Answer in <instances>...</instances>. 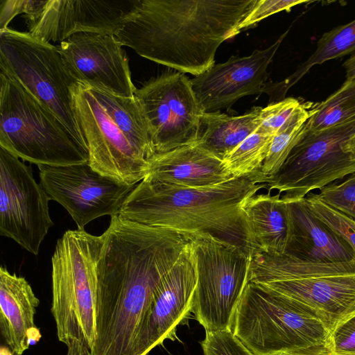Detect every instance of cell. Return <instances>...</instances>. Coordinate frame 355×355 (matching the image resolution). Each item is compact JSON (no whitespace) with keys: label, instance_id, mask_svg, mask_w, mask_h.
Returning <instances> with one entry per match:
<instances>
[{"label":"cell","instance_id":"cell-28","mask_svg":"<svg viewBox=\"0 0 355 355\" xmlns=\"http://www.w3.org/2000/svg\"><path fill=\"white\" fill-rule=\"evenodd\" d=\"M311 212L341 237L355 253V220L320 200L313 192L304 198Z\"/></svg>","mask_w":355,"mask_h":355},{"label":"cell","instance_id":"cell-8","mask_svg":"<svg viewBox=\"0 0 355 355\" xmlns=\"http://www.w3.org/2000/svg\"><path fill=\"white\" fill-rule=\"evenodd\" d=\"M232 331L254 355L327 344L329 332L314 315L262 285L248 282Z\"/></svg>","mask_w":355,"mask_h":355},{"label":"cell","instance_id":"cell-5","mask_svg":"<svg viewBox=\"0 0 355 355\" xmlns=\"http://www.w3.org/2000/svg\"><path fill=\"white\" fill-rule=\"evenodd\" d=\"M103 236L68 230L51 258V311L67 355H91L96 340L97 268Z\"/></svg>","mask_w":355,"mask_h":355},{"label":"cell","instance_id":"cell-9","mask_svg":"<svg viewBox=\"0 0 355 355\" xmlns=\"http://www.w3.org/2000/svg\"><path fill=\"white\" fill-rule=\"evenodd\" d=\"M0 69L53 112L87 146L76 120L71 93L78 80L56 45L8 27L0 31Z\"/></svg>","mask_w":355,"mask_h":355},{"label":"cell","instance_id":"cell-20","mask_svg":"<svg viewBox=\"0 0 355 355\" xmlns=\"http://www.w3.org/2000/svg\"><path fill=\"white\" fill-rule=\"evenodd\" d=\"M146 176L164 184L193 189L215 187L234 178L222 159L196 144L155 154Z\"/></svg>","mask_w":355,"mask_h":355},{"label":"cell","instance_id":"cell-11","mask_svg":"<svg viewBox=\"0 0 355 355\" xmlns=\"http://www.w3.org/2000/svg\"><path fill=\"white\" fill-rule=\"evenodd\" d=\"M198 273L192 311L205 331L232 330L252 257L211 234L190 233Z\"/></svg>","mask_w":355,"mask_h":355},{"label":"cell","instance_id":"cell-2","mask_svg":"<svg viewBox=\"0 0 355 355\" xmlns=\"http://www.w3.org/2000/svg\"><path fill=\"white\" fill-rule=\"evenodd\" d=\"M257 1L139 0L115 36L139 55L196 76L214 64Z\"/></svg>","mask_w":355,"mask_h":355},{"label":"cell","instance_id":"cell-27","mask_svg":"<svg viewBox=\"0 0 355 355\" xmlns=\"http://www.w3.org/2000/svg\"><path fill=\"white\" fill-rule=\"evenodd\" d=\"M272 137L257 129L223 158L226 168L234 178L260 170L268 155Z\"/></svg>","mask_w":355,"mask_h":355},{"label":"cell","instance_id":"cell-19","mask_svg":"<svg viewBox=\"0 0 355 355\" xmlns=\"http://www.w3.org/2000/svg\"><path fill=\"white\" fill-rule=\"evenodd\" d=\"M284 200L288 220L285 255L313 262L355 260L349 245L311 212L304 198Z\"/></svg>","mask_w":355,"mask_h":355},{"label":"cell","instance_id":"cell-7","mask_svg":"<svg viewBox=\"0 0 355 355\" xmlns=\"http://www.w3.org/2000/svg\"><path fill=\"white\" fill-rule=\"evenodd\" d=\"M0 147L36 165L86 163L89 152L60 119L0 73Z\"/></svg>","mask_w":355,"mask_h":355},{"label":"cell","instance_id":"cell-21","mask_svg":"<svg viewBox=\"0 0 355 355\" xmlns=\"http://www.w3.org/2000/svg\"><path fill=\"white\" fill-rule=\"evenodd\" d=\"M39 304L24 277L0 268V331L6 345L18 355L29 347Z\"/></svg>","mask_w":355,"mask_h":355},{"label":"cell","instance_id":"cell-4","mask_svg":"<svg viewBox=\"0 0 355 355\" xmlns=\"http://www.w3.org/2000/svg\"><path fill=\"white\" fill-rule=\"evenodd\" d=\"M71 93L91 167L124 184L140 182L156 153L135 97L116 96L80 82Z\"/></svg>","mask_w":355,"mask_h":355},{"label":"cell","instance_id":"cell-18","mask_svg":"<svg viewBox=\"0 0 355 355\" xmlns=\"http://www.w3.org/2000/svg\"><path fill=\"white\" fill-rule=\"evenodd\" d=\"M287 33L265 49L255 50L248 56H232L191 78L193 90L203 111L217 112L230 107L241 97L262 93L268 67Z\"/></svg>","mask_w":355,"mask_h":355},{"label":"cell","instance_id":"cell-23","mask_svg":"<svg viewBox=\"0 0 355 355\" xmlns=\"http://www.w3.org/2000/svg\"><path fill=\"white\" fill-rule=\"evenodd\" d=\"M261 109L254 107L239 116H229L220 111L205 112L201 118L196 144L223 160L257 130Z\"/></svg>","mask_w":355,"mask_h":355},{"label":"cell","instance_id":"cell-15","mask_svg":"<svg viewBox=\"0 0 355 355\" xmlns=\"http://www.w3.org/2000/svg\"><path fill=\"white\" fill-rule=\"evenodd\" d=\"M139 0H39L26 18L28 33L48 43L80 33L116 35Z\"/></svg>","mask_w":355,"mask_h":355},{"label":"cell","instance_id":"cell-16","mask_svg":"<svg viewBox=\"0 0 355 355\" xmlns=\"http://www.w3.org/2000/svg\"><path fill=\"white\" fill-rule=\"evenodd\" d=\"M78 82L110 94L135 97L129 60L114 35L76 33L56 45Z\"/></svg>","mask_w":355,"mask_h":355},{"label":"cell","instance_id":"cell-3","mask_svg":"<svg viewBox=\"0 0 355 355\" xmlns=\"http://www.w3.org/2000/svg\"><path fill=\"white\" fill-rule=\"evenodd\" d=\"M266 179L260 169L215 187L193 189L146 176L118 215L144 225L211 234L252 257L259 250L243 206L248 198L266 189Z\"/></svg>","mask_w":355,"mask_h":355},{"label":"cell","instance_id":"cell-24","mask_svg":"<svg viewBox=\"0 0 355 355\" xmlns=\"http://www.w3.org/2000/svg\"><path fill=\"white\" fill-rule=\"evenodd\" d=\"M355 51V19L324 33L317 42L315 51L297 70L280 83H266L263 92L270 96L272 103L284 99L288 89L317 64L340 58Z\"/></svg>","mask_w":355,"mask_h":355},{"label":"cell","instance_id":"cell-10","mask_svg":"<svg viewBox=\"0 0 355 355\" xmlns=\"http://www.w3.org/2000/svg\"><path fill=\"white\" fill-rule=\"evenodd\" d=\"M355 173V119L328 128L305 132L287 159L266 179V191L284 200L304 198Z\"/></svg>","mask_w":355,"mask_h":355},{"label":"cell","instance_id":"cell-35","mask_svg":"<svg viewBox=\"0 0 355 355\" xmlns=\"http://www.w3.org/2000/svg\"><path fill=\"white\" fill-rule=\"evenodd\" d=\"M272 355H335L329 348L324 345L300 347L288 349Z\"/></svg>","mask_w":355,"mask_h":355},{"label":"cell","instance_id":"cell-12","mask_svg":"<svg viewBox=\"0 0 355 355\" xmlns=\"http://www.w3.org/2000/svg\"><path fill=\"white\" fill-rule=\"evenodd\" d=\"M135 97L156 153L197 143L205 112L184 73L167 72L151 78L137 88Z\"/></svg>","mask_w":355,"mask_h":355},{"label":"cell","instance_id":"cell-30","mask_svg":"<svg viewBox=\"0 0 355 355\" xmlns=\"http://www.w3.org/2000/svg\"><path fill=\"white\" fill-rule=\"evenodd\" d=\"M301 103L294 98H286L271 103L262 108L257 130L274 136L286 123Z\"/></svg>","mask_w":355,"mask_h":355},{"label":"cell","instance_id":"cell-1","mask_svg":"<svg viewBox=\"0 0 355 355\" xmlns=\"http://www.w3.org/2000/svg\"><path fill=\"white\" fill-rule=\"evenodd\" d=\"M91 355H132L154 293L190 241L189 233L116 215L103 234Z\"/></svg>","mask_w":355,"mask_h":355},{"label":"cell","instance_id":"cell-37","mask_svg":"<svg viewBox=\"0 0 355 355\" xmlns=\"http://www.w3.org/2000/svg\"><path fill=\"white\" fill-rule=\"evenodd\" d=\"M0 355H18L15 353L8 346L1 345Z\"/></svg>","mask_w":355,"mask_h":355},{"label":"cell","instance_id":"cell-36","mask_svg":"<svg viewBox=\"0 0 355 355\" xmlns=\"http://www.w3.org/2000/svg\"><path fill=\"white\" fill-rule=\"evenodd\" d=\"M343 67L346 71V80H355V53L345 62Z\"/></svg>","mask_w":355,"mask_h":355},{"label":"cell","instance_id":"cell-29","mask_svg":"<svg viewBox=\"0 0 355 355\" xmlns=\"http://www.w3.org/2000/svg\"><path fill=\"white\" fill-rule=\"evenodd\" d=\"M315 193L322 201L355 220V173Z\"/></svg>","mask_w":355,"mask_h":355},{"label":"cell","instance_id":"cell-17","mask_svg":"<svg viewBox=\"0 0 355 355\" xmlns=\"http://www.w3.org/2000/svg\"><path fill=\"white\" fill-rule=\"evenodd\" d=\"M198 273L196 256L188 243L157 288L135 342L132 355H146L174 334L192 311Z\"/></svg>","mask_w":355,"mask_h":355},{"label":"cell","instance_id":"cell-25","mask_svg":"<svg viewBox=\"0 0 355 355\" xmlns=\"http://www.w3.org/2000/svg\"><path fill=\"white\" fill-rule=\"evenodd\" d=\"M314 103H301L286 123L273 136L261 172L268 178L275 174L283 165L293 148L303 136L306 123L311 114Z\"/></svg>","mask_w":355,"mask_h":355},{"label":"cell","instance_id":"cell-22","mask_svg":"<svg viewBox=\"0 0 355 355\" xmlns=\"http://www.w3.org/2000/svg\"><path fill=\"white\" fill-rule=\"evenodd\" d=\"M259 252L281 256L286 252L288 220L286 202L279 193L259 191L243 206Z\"/></svg>","mask_w":355,"mask_h":355},{"label":"cell","instance_id":"cell-6","mask_svg":"<svg viewBox=\"0 0 355 355\" xmlns=\"http://www.w3.org/2000/svg\"><path fill=\"white\" fill-rule=\"evenodd\" d=\"M249 282L314 315L330 332L355 314V260L313 262L261 252L251 259Z\"/></svg>","mask_w":355,"mask_h":355},{"label":"cell","instance_id":"cell-13","mask_svg":"<svg viewBox=\"0 0 355 355\" xmlns=\"http://www.w3.org/2000/svg\"><path fill=\"white\" fill-rule=\"evenodd\" d=\"M49 196L32 167L0 147V234L37 255L53 225Z\"/></svg>","mask_w":355,"mask_h":355},{"label":"cell","instance_id":"cell-34","mask_svg":"<svg viewBox=\"0 0 355 355\" xmlns=\"http://www.w3.org/2000/svg\"><path fill=\"white\" fill-rule=\"evenodd\" d=\"M39 0H2L0 12V31L8 28V24L16 16L24 14L26 19L35 11Z\"/></svg>","mask_w":355,"mask_h":355},{"label":"cell","instance_id":"cell-32","mask_svg":"<svg viewBox=\"0 0 355 355\" xmlns=\"http://www.w3.org/2000/svg\"><path fill=\"white\" fill-rule=\"evenodd\" d=\"M326 346L335 355H355V314L330 332Z\"/></svg>","mask_w":355,"mask_h":355},{"label":"cell","instance_id":"cell-26","mask_svg":"<svg viewBox=\"0 0 355 355\" xmlns=\"http://www.w3.org/2000/svg\"><path fill=\"white\" fill-rule=\"evenodd\" d=\"M355 119V80H345L325 101L314 105L306 131L316 132Z\"/></svg>","mask_w":355,"mask_h":355},{"label":"cell","instance_id":"cell-31","mask_svg":"<svg viewBox=\"0 0 355 355\" xmlns=\"http://www.w3.org/2000/svg\"><path fill=\"white\" fill-rule=\"evenodd\" d=\"M200 344L204 355H254L231 329L205 331Z\"/></svg>","mask_w":355,"mask_h":355},{"label":"cell","instance_id":"cell-14","mask_svg":"<svg viewBox=\"0 0 355 355\" xmlns=\"http://www.w3.org/2000/svg\"><path fill=\"white\" fill-rule=\"evenodd\" d=\"M40 184L50 199L60 204L78 230L103 216L119 214L137 184L118 182L95 171L88 162L67 166L38 165Z\"/></svg>","mask_w":355,"mask_h":355},{"label":"cell","instance_id":"cell-33","mask_svg":"<svg viewBox=\"0 0 355 355\" xmlns=\"http://www.w3.org/2000/svg\"><path fill=\"white\" fill-rule=\"evenodd\" d=\"M304 0H257L255 5L239 26L241 31L247 28L262 19L280 11H289L295 6L309 3Z\"/></svg>","mask_w":355,"mask_h":355}]
</instances>
